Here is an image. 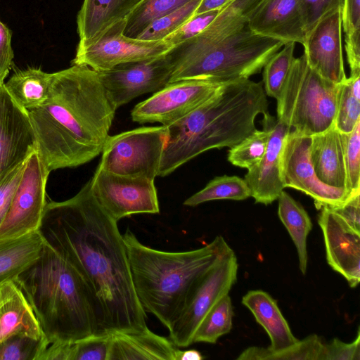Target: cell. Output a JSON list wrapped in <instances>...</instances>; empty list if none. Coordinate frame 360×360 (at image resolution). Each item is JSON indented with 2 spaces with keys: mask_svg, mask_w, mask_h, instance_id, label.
Segmentation results:
<instances>
[{
  "mask_svg": "<svg viewBox=\"0 0 360 360\" xmlns=\"http://www.w3.org/2000/svg\"><path fill=\"white\" fill-rule=\"evenodd\" d=\"M39 230L90 287L100 304L105 333L148 328L122 235L96 201L90 179L72 198L48 201Z\"/></svg>",
  "mask_w": 360,
  "mask_h": 360,
  "instance_id": "obj_1",
  "label": "cell"
},
{
  "mask_svg": "<svg viewBox=\"0 0 360 360\" xmlns=\"http://www.w3.org/2000/svg\"><path fill=\"white\" fill-rule=\"evenodd\" d=\"M115 111L96 71L72 65L53 73L47 101L27 111L48 170L76 167L101 153Z\"/></svg>",
  "mask_w": 360,
  "mask_h": 360,
  "instance_id": "obj_2",
  "label": "cell"
},
{
  "mask_svg": "<svg viewBox=\"0 0 360 360\" xmlns=\"http://www.w3.org/2000/svg\"><path fill=\"white\" fill-rule=\"evenodd\" d=\"M259 115H269L262 82L243 79L222 84L207 101L167 126L158 176L170 174L207 150L234 146L256 129Z\"/></svg>",
  "mask_w": 360,
  "mask_h": 360,
  "instance_id": "obj_3",
  "label": "cell"
},
{
  "mask_svg": "<svg viewBox=\"0 0 360 360\" xmlns=\"http://www.w3.org/2000/svg\"><path fill=\"white\" fill-rule=\"evenodd\" d=\"M13 281L30 304L49 345L108 333L100 304L90 287L46 239L41 255Z\"/></svg>",
  "mask_w": 360,
  "mask_h": 360,
  "instance_id": "obj_4",
  "label": "cell"
},
{
  "mask_svg": "<svg viewBox=\"0 0 360 360\" xmlns=\"http://www.w3.org/2000/svg\"><path fill=\"white\" fill-rule=\"evenodd\" d=\"M122 237L138 300L144 311L167 329L204 276L231 249L221 236L202 248L181 252L146 246L129 228Z\"/></svg>",
  "mask_w": 360,
  "mask_h": 360,
  "instance_id": "obj_5",
  "label": "cell"
},
{
  "mask_svg": "<svg viewBox=\"0 0 360 360\" xmlns=\"http://www.w3.org/2000/svg\"><path fill=\"white\" fill-rule=\"evenodd\" d=\"M283 44L255 33L248 25L217 41L194 37L166 53L172 65L168 84L186 79L225 84L249 79L259 73Z\"/></svg>",
  "mask_w": 360,
  "mask_h": 360,
  "instance_id": "obj_6",
  "label": "cell"
},
{
  "mask_svg": "<svg viewBox=\"0 0 360 360\" xmlns=\"http://www.w3.org/2000/svg\"><path fill=\"white\" fill-rule=\"evenodd\" d=\"M339 84L322 77L295 58L277 101V120L301 134L312 136L334 125Z\"/></svg>",
  "mask_w": 360,
  "mask_h": 360,
  "instance_id": "obj_7",
  "label": "cell"
},
{
  "mask_svg": "<svg viewBox=\"0 0 360 360\" xmlns=\"http://www.w3.org/2000/svg\"><path fill=\"white\" fill-rule=\"evenodd\" d=\"M167 139V127L163 125L108 136L98 167L119 175L155 180Z\"/></svg>",
  "mask_w": 360,
  "mask_h": 360,
  "instance_id": "obj_8",
  "label": "cell"
},
{
  "mask_svg": "<svg viewBox=\"0 0 360 360\" xmlns=\"http://www.w3.org/2000/svg\"><path fill=\"white\" fill-rule=\"evenodd\" d=\"M238 267L237 257L231 248L204 276L181 314L168 328L169 338L176 347L193 344L203 319L236 282Z\"/></svg>",
  "mask_w": 360,
  "mask_h": 360,
  "instance_id": "obj_9",
  "label": "cell"
},
{
  "mask_svg": "<svg viewBox=\"0 0 360 360\" xmlns=\"http://www.w3.org/2000/svg\"><path fill=\"white\" fill-rule=\"evenodd\" d=\"M126 19L117 22L89 43L77 46L72 65H85L96 72L118 65L158 57L173 46L164 40H142L124 34Z\"/></svg>",
  "mask_w": 360,
  "mask_h": 360,
  "instance_id": "obj_10",
  "label": "cell"
},
{
  "mask_svg": "<svg viewBox=\"0 0 360 360\" xmlns=\"http://www.w3.org/2000/svg\"><path fill=\"white\" fill-rule=\"evenodd\" d=\"M154 181L141 176L119 175L98 167L90 179L96 201L117 222L133 214L160 212Z\"/></svg>",
  "mask_w": 360,
  "mask_h": 360,
  "instance_id": "obj_11",
  "label": "cell"
},
{
  "mask_svg": "<svg viewBox=\"0 0 360 360\" xmlns=\"http://www.w3.org/2000/svg\"><path fill=\"white\" fill-rule=\"evenodd\" d=\"M49 174L34 151L26 161L8 212L0 226V240L18 238L40 229L48 202L46 188Z\"/></svg>",
  "mask_w": 360,
  "mask_h": 360,
  "instance_id": "obj_12",
  "label": "cell"
},
{
  "mask_svg": "<svg viewBox=\"0 0 360 360\" xmlns=\"http://www.w3.org/2000/svg\"><path fill=\"white\" fill-rule=\"evenodd\" d=\"M224 84L205 79H186L167 84L131 110L134 122H159L169 126L211 98Z\"/></svg>",
  "mask_w": 360,
  "mask_h": 360,
  "instance_id": "obj_13",
  "label": "cell"
},
{
  "mask_svg": "<svg viewBox=\"0 0 360 360\" xmlns=\"http://www.w3.org/2000/svg\"><path fill=\"white\" fill-rule=\"evenodd\" d=\"M310 136L290 130L282 152L283 186L296 189L310 196L317 209L338 207L351 195L346 189L327 186L318 179L310 161Z\"/></svg>",
  "mask_w": 360,
  "mask_h": 360,
  "instance_id": "obj_14",
  "label": "cell"
},
{
  "mask_svg": "<svg viewBox=\"0 0 360 360\" xmlns=\"http://www.w3.org/2000/svg\"><path fill=\"white\" fill-rule=\"evenodd\" d=\"M97 72L108 101L117 110L137 96L155 92L166 86L172 74V65L165 53Z\"/></svg>",
  "mask_w": 360,
  "mask_h": 360,
  "instance_id": "obj_15",
  "label": "cell"
},
{
  "mask_svg": "<svg viewBox=\"0 0 360 360\" xmlns=\"http://www.w3.org/2000/svg\"><path fill=\"white\" fill-rule=\"evenodd\" d=\"M342 9L328 13L308 33L302 44L307 64L335 84L346 78L342 47Z\"/></svg>",
  "mask_w": 360,
  "mask_h": 360,
  "instance_id": "obj_16",
  "label": "cell"
},
{
  "mask_svg": "<svg viewBox=\"0 0 360 360\" xmlns=\"http://www.w3.org/2000/svg\"><path fill=\"white\" fill-rule=\"evenodd\" d=\"M37 150L27 112L0 85V180Z\"/></svg>",
  "mask_w": 360,
  "mask_h": 360,
  "instance_id": "obj_17",
  "label": "cell"
},
{
  "mask_svg": "<svg viewBox=\"0 0 360 360\" xmlns=\"http://www.w3.org/2000/svg\"><path fill=\"white\" fill-rule=\"evenodd\" d=\"M318 217L330 266L343 276L351 288L360 281V233L352 229L328 207Z\"/></svg>",
  "mask_w": 360,
  "mask_h": 360,
  "instance_id": "obj_18",
  "label": "cell"
},
{
  "mask_svg": "<svg viewBox=\"0 0 360 360\" xmlns=\"http://www.w3.org/2000/svg\"><path fill=\"white\" fill-rule=\"evenodd\" d=\"M269 128L266 151L261 160L248 169L245 180L255 202L269 205L285 188L282 180V152L290 128L270 115L263 117Z\"/></svg>",
  "mask_w": 360,
  "mask_h": 360,
  "instance_id": "obj_19",
  "label": "cell"
},
{
  "mask_svg": "<svg viewBox=\"0 0 360 360\" xmlns=\"http://www.w3.org/2000/svg\"><path fill=\"white\" fill-rule=\"evenodd\" d=\"M255 33L282 41L304 44L306 39L300 0H262L248 22Z\"/></svg>",
  "mask_w": 360,
  "mask_h": 360,
  "instance_id": "obj_20",
  "label": "cell"
},
{
  "mask_svg": "<svg viewBox=\"0 0 360 360\" xmlns=\"http://www.w3.org/2000/svg\"><path fill=\"white\" fill-rule=\"evenodd\" d=\"M179 349L169 338L148 328L134 333H111L108 360H176Z\"/></svg>",
  "mask_w": 360,
  "mask_h": 360,
  "instance_id": "obj_21",
  "label": "cell"
},
{
  "mask_svg": "<svg viewBox=\"0 0 360 360\" xmlns=\"http://www.w3.org/2000/svg\"><path fill=\"white\" fill-rule=\"evenodd\" d=\"M309 158L316 176L323 184L347 190L342 133L334 125L311 136Z\"/></svg>",
  "mask_w": 360,
  "mask_h": 360,
  "instance_id": "obj_22",
  "label": "cell"
},
{
  "mask_svg": "<svg viewBox=\"0 0 360 360\" xmlns=\"http://www.w3.org/2000/svg\"><path fill=\"white\" fill-rule=\"evenodd\" d=\"M16 334L45 338L25 296L9 281L0 285V343Z\"/></svg>",
  "mask_w": 360,
  "mask_h": 360,
  "instance_id": "obj_23",
  "label": "cell"
},
{
  "mask_svg": "<svg viewBox=\"0 0 360 360\" xmlns=\"http://www.w3.org/2000/svg\"><path fill=\"white\" fill-rule=\"evenodd\" d=\"M141 0H84L77 18L78 45L93 41L114 23L127 19Z\"/></svg>",
  "mask_w": 360,
  "mask_h": 360,
  "instance_id": "obj_24",
  "label": "cell"
},
{
  "mask_svg": "<svg viewBox=\"0 0 360 360\" xmlns=\"http://www.w3.org/2000/svg\"><path fill=\"white\" fill-rule=\"evenodd\" d=\"M242 304L267 333L271 340L269 349L278 351L298 342L276 301L267 292L261 290H250L242 297Z\"/></svg>",
  "mask_w": 360,
  "mask_h": 360,
  "instance_id": "obj_25",
  "label": "cell"
},
{
  "mask_svg": "<svg viewBox=\"0 0 360 360\" xmlns=\"http://www.w3.org/2000/svg\"><path fill=\"white\" fill-rule=\"evenodd\" d=\"M45 238L40 230L0 240V285L15 280L41 255Z\"/></svg>",
  "mask_w": 360,
  "mask_h": 360,
  "instance_id": "obj_26",
  "label": "cell"
},
{
  "mask_svg": "<svg viewBox=\"0 0 360 360\" xmlns=\"http://www.w3.org/2000/svg\"><path fill=\"white\" fill-rule=\"evenodd\" d=\"M53 73L30 68L15 72L4 86L13 100L26 111L42 105L48 99Z\"/></svg>",
  "mask_w": 360,
  "mask_h": 360,
  "instance_id": "obj_27",
  "label": "cell"
},
{
  "mask_svg": "<svg viewBox=\"0 0 360 360\" xmlns=\"http://www.w3.org/2000/svg\"><path fill=\"white\" fill-rule=\"evenodd\" d=\"M277 200L278 215L296 247L299 268L305 275L308 262L307 238L312 229L311 219L304 207L285 191H283Z\"/></svg>",
  "mask_w": 360,
  "mask_h": 360,
  "instance_id": "obj_28",
  "label": "cell"
},
{
  "mask_svg": "<svg viewBox=\"0 0 360 360\" xmlns=\"http://www.w3.org/2000/svg\"><path fill=\"white\" fill-rule=\"evenodd\" d=\"M262 0H232L220 8L212 22L195 36L204 41H217L243 29Z\"/></svg>",
  "mask_w": 360,
  "mask_h": 360,
  "instance_id": "obj_29",
  "label": "cell"
},
{
  "mask_svg": "<svg viewBox=\"0 0 360 360\" xmlns=\"http://www.w3.org/2000/svg\"><path fill=\"white\" fill-rule=\"evenodd\" d=\"M323 342L320 337L310 335L297 343L278 351L250 347L237 358L238 360H319Z\"/></svg>",
  "mask_w": 360,
  "mask_h": 360,
  "instance_id": "obj_30",
  "label": "cell"
},
{
  "mask_svg": "<svg viewBox=\"0 0 360 360\" xmlns=\"http://www.w3.org/2000/svg\"><path fill=\"white\" fill-rule=\"evenodd\" d=\"M251 197V192L245 179L237 176H216L202 190L195 193L184 205L195 207L216 200H243Z\"/></svg>",
  "mask_w": 360,
  "mask_h": 360,
  "instance_id": "obj_31",
  "label": "cell"
},
{
  "mask_svg": "<svg viewBox=\"0 0 360 360\" xmlns=\"http://www.w3.org/2000/svg\"><path fill=\"white\" fill-rule=\"evenodd\" d=\"M360 120V75L350 76L339 84L334 127L342 134L353 130Z\"/></svg>",
  "mask_w": 360,
  "mask_h": 360,
  "instance_id": "obj_32",
  "label": "cell"
},
{
  "mask_svg": "<svg viewBox=\"0 0 360 360\" xmlns=\"http://www.w3.org/2000/svg\"><path fill=\"white\" fill-rule=\"evenodd\" d=\"M192 0H141L126 19L124 34L137 37L155 20L188 4Z\"/></svg>",
  "mask_w": 360,
  "mask_h": 360,
  "instance_id": "obj_33",
  "label": "cell"
},
{
  "mask_svg": "<svg viewBox=\"0 0 360 360\" xmlns=\"http://www.w3.org/2000/svg\"><path fill=\"white\" fill-rule=\"evenodd\" d=\"M233 311L230 296L221 298L209 311L198 327L193 344L206 342L214 344L232 328Z\"/></svg>",
  "mask_w": 360,
  "mask_h": 360,
  "instance_id": "obj_34",
  "label": "cell"
},
{
  "mask_svg": "<svg viewBox=\"0 0 360 360\" xmlns=\"http://www.w3.org/2000/svg\"><path fill=\"white\" fill-rule=\"evenodd\" d=\"M295 42L283 44L263 68V86L266 96L277 100L295 60Z\"/></svg>",
  "mask_w": 360,
  "mask_h": 360,
  "instance_id": "obj_35",
  "label": "cell"
},
{
  "mask_svg": "<svg viewBox=\"0 0 360 360\" xmlns=\"http://www.w3.org/2000/svg\"><path fill=\"white\" fill-rule=\"evenodd\" d=\"M263 129H255L238 143L230 148L228 160L233 165L250 169L262 158L268 143L269 128L262 120Z\"/></svg>",
  "mask_w": 360,
  "mask_h": 360,
  "instance_id": "obj_36",
  "label": "cell"
},
{
  "mask_svg": "<svg viewBox=\"0 0 360 360\" xmlns=\"http://www.w3.org/2000/svg\"><path fill=\"white\" fill-rule=\"evenodd\" d=\"M201 0H192L179 8L153 20L136 39L163 40L193 16Z\"/></svg>",
  "mask_w": 360,
  "mask_h": 360,
  "instance_id": "obj_37",
  "label": "cell"
},
{
  "mask_svg": "<svg viewBox=\"0 0 360 360\" xmlns=\"http://www.w3.org/2000/svg\"><path fill=\"white\" fill-rule=\"evenodd\" d=\"M49 345L45 338L16 334L0 343V360H39Z\"/></svg>",
  "mask_w": 360,
  "mask_h": 360,
  "instance_id": "obj_38",
  "label": "cell"
},
{
  "mask_svg": "<svg viewBox=\"0 0 360 360\" xmlns=\"http://www.w3.org/2000/svg\"><path fill=\"white\" fill-rule=\"evenodd\" d=\"M347 176V191L349 195L360 191V120L352 131L342 133Z\"/></svg>",
  "mask_w": 360,
  "mask_h": 360,
  "instance_id": "obj_39",
  "label": "cell"
},
{
  "mask_svg": "<svg viewBox=\"0 0 360 360\" xmlns=\"http://www.w3.org/2000/svg\"><path fill=\"white\" fill-rule=\"evenodd\" d=\"M111 333L94 335L72 342L70 360H108Z\"/></svg>",
  "mask_w": 360,
  "mask_h": 360,
  "instance_id": "obj_40",
  "label": "cell"
},
{
  "mask_svg": "<svg viewBox=\"0 0 360 360\" xmlns=\"http://www.w3.org/2000/svg\"><path fill=\"white\" fill-rule=\"evenodd\" d=\"M219 10L220 8L201 13H195L163 40L174 46L197 36L212 22Z\"/></svg>",
  "mask_w": 360,
  "mask_h": 360,
  "instance_id": "obj_41",
  "label": "cell"
},
{
  "mask_svg": "<svg viewBox=\"0 0 360 360\" xmlns=\"http://www.w3.org/2000/svg\"><path fill=\"white\" fill-rule=\"evenodd\" d=\"M300 1L307 35L321 18L331 11L342 9L343 4V0Z\"/></svg>",
  "mask_w": 360,
  "mask_h": 360,
  "instance_id": "obj_42",
  "label": "cell"
},
{
  "mask_svg": "<svg viewBox=\"0 0 360 360\" xmlns=\"http://www.w3.org/2000/svg\"><path fill=\"white\" fill-rule=\"evenodd\" d=\"M319 360H360V333L350 343L334 338L329 343H323Z\"/></svg>",
  "mask_w": 360,
  "mask_h": 360,
  "instance_id": "obj_43",
  "label": "cell"
},
{
  "mask_svg": "<svg viewBox=\"0 0 360 360\" xmlns=\"http://www.w3.org/2000/svg\"><path fill=\"white\" fill-rule=\"evenodd\" d=\"M26 161L15 166L0 180V226L8 212L21 179Z\"/></svg>",
  "mask_w": 360,
  "mask_h": 360,
  "instance_id": "obj_44",
  "label": "cell"
},
{
  "mask_svg": "<svg viewBox=\"0 0 360 360\" xmlns=\"http://www.w3.org/2000/svg\"><path fill=\"white\" fill-rule=\"evenodd\" d=\"M360 191L352 194L340 205L330 207L352 229L360 233Z\"/></svg>",
  "mask_w": 360,
  "mask_h": 360,
  "instance_id": "obj_45",
  "label": "cell"
},
{
  "mask_svg": "<svg viewBox=\"0 0 360 360\" xmlns=\"http://www.w3.org/2000/svg\"><path fill=\"white\" fill-rule=\"evenodd\" d=\"M11 37V31L0 21V85L5 82L13 63Z\"/></svg>",
  "mask_w": 360,
  "mask_h": 360,
  "instance_id": "obj_46",
  "label": "cell"
},
{
  "mask_svg": "<svg viewBox=\"0 0 360 360\" xmlns=\"http://www.w3.org/2000/svg\"><path fill=\"white\" fill-rule=\"evenodd\" d=\"M342 26L345 35L360 30V0H343Z\"/></svg>",
  "mask_w": 360,
  "mask_h": 360,
  "instance_id": "obj_47",
  "label": "cell"
},
{
  "mask_svg": "<svg viewBox=\"0 0 360 360\" xmlns=\"http://www.w3.org/2000/svg\"><path fill=\"white\" fill-rule=\"evenodd\" d=\"M345 51L350 76L360 75V30L345 35Z\"/></svg>",
  "mask_w": 360,
  "mask_h": 360,
  "instance_id": "obj_48",
  "label": "cell"
},
{
  "mask_svg": "<svg viewBox=\"0 0 360 360\" xmlns=\"http://www.w3.org/2000/svg\"><path fill=\"white\" fill-rule=\"evenodd\" d=\"M231 1L232 0H201L195 13H201L212 10L219 9Z\"/></svg>",
  "mask_w": 360,
  "mask_h": 360,
  "instance_id": "obj_49",
  "label": "cell"
},
{
  "mask_svg": "<svg viewBox=\"0 0 360 360\" xmlns=\"http://www.w3.org/2000/svg\"><path fill=\"white\" fill-rule=\"evenodd\" d=\"M204 356L202 354L195 349H179L176 360H202Z\"/></svg>",
  "mask_w": 360,
  "mask_h": 360,
  "instance_id": "obj_50",
  "label": "cell"
}]
</instances>
